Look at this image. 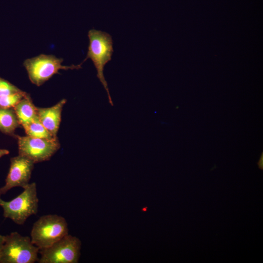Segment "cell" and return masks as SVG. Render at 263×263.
I'll return each instance as SVG.
<instances>
[{
  "instance_id": "cell-1",
  "label": "cell",
  "mask_w": 263,
  "mask_h": 263,
  "mask_svg": "<svg viewBox=\"0 0 263 263\" xmlns=\"http://www.w3.org/2000/svg\"><path fill=\"white\" fill-rule=\"evenodd\" d=\"M89 44L86 58L91 59L97 71V76L106 91L110 104L113 105L108 84L103 71L105 66L112 59L113 54V41L111 36L105 32L94 29H91L88 34Z\"/></svg>"
},
{
  "instance_id": "cell-6",
  "label": "cell",
  "mask_w": 263,
  "mask_h": 263,
  "mask_svg": "<svg viewBox=\"0 0 263 263\" xmlns=\"http://www.w3.org/2000/svg\"><path fill=\"white\" fill-rule=\"evenodd\" d=\"M81 242L69 234L51 246L39 250V263H77L80 256Z\"/></svg>"
},
{
  "instance_id": "cell-12",
  "label": "cell",
  "mask_w": 263,
  "mask_h": 263,
  "mask_svg": "<svg viewBox=\"0 0 263 263\" xmlns=\"http://www.w3.org/2000/svg\"><path fill=\"white\" fill-rule=\"evenodd\" d=\"M27 135L40 138L53 139L54 137L39 121L38 117L22 125Z\"/></svg>"
},
{
  "instance_id": "cell-8",
  "label": "cell",
  "mask_w": 263,
  "mask_h": 263,
  "mask_svg": "<svg viewBox=\"0 0 263 263\" xmlns=\"http://www.w3.org/2000/svg\"><path fill=\"white\" fill-rule=\"evenodd\" d=\"M35 163L29 159L18 155L10 159L9 171L5 184L0 188V196L15 187L25 188L30 183Z\"/></svg>"
},
{
  "instance_id": "cell-9",
  "label": "cell",
  "mask_w": 263,
  "mask_h": 263,
  "mask_svg": "<svg viewBox=\"0 0 263 263\" xmlns=\"http://www.w3.org/2000/svg\"><path fill=\"white\" fill-rule=\"evenodd\" d=\"M66 101L65 99H63L51 107L37 109L39 121L54 137H57L62 108Z\"/></svg>"
},
{
  "instance_id": "cell-15",
  "label": "cell",
  "mask_w": 263,
  "mask_h": 263,
  "mask_svg": "<svg viewBox=\"0 0 263 263\" xmlns=\"http://www.w3.org/2000/svg\"><path fill=\"white\" fill-rule=\"evenodd\" d=\"M9 153V151L8 150H5V149H0V158L1 157L8 154Z\"/></svg>"
},
{
  "instance_id": "cell-11",
  "label": "cell",
  "mask_w": 263,
  "mask_h": 263,
  "mask_svg": "<svg viewBox=\"0 0 263 263\" xmlns=\"http://www.w3.org/2000/svg\"><path fill=\"white\" fill-rule=\"evenodd\" d=\"M19 125L13 109L0 108V131L1 132L7 134L14 135V132Z\"/></svg>"
},
{
  "instance_id": "cell-7",
  "label": "cell",
  "mask_w": 263,
  "mask_h": 263,
  "mask_svg": "<svg viewBox=\"0 0 263 263\" xmlns=\"http://www.w3.org/2000/svg\"><path fill=\"white\" fill-rule=\"evenodd\" d=\"M16 137L19 154L29 159L35 164L49 160L60 147L57 138L46 139L28 135H16Z\"/></svg>"
},
{
  "instance_id": "cell-2",
  "label": "cell",
  "mask_w": 263,
  "mask_h": 263,
  "mask_svg": "<svg viewBox=\"0 0 263 263\" xmlns=\"http://www.w3.org/2000/svg\"><path fill=\"white\" fill-rule=\"evenodd\" d=\"M69 234L66 219L57 214L42 216L36 221L31 231L32 243L39 250L47 248Z\"/></svg>"
},
{
  "instance_id": "cell-13",
  "label": "cell",
  "mask_w": 263,
  "mask_h": 263,
  "mask_svg": "<svg viewBox=\"0 0 263 263\" xmlns=\"http://www.w3.org/2000/svg\"><path fill=\"white\" fill-rule=\"evenodd\" d=\"M27 94L23 91L0 96V108H13Z\"/></svg>"
},
{
  "instance_id": "cell-5",
  "label": "cell",
  "mask_w": 263,
  "mask_h": 263,
  "mask_svg": "<svg viewBox=\"0 0 263 263\" xmlns=\"http://www.w3.org/2000/svg\"><path fill=\"white\" fill-rule=\"evenodd\" d=\"M63 59L53 55H40L25 60L23 65L31 82L38 86L42 85L60 70L78 69L82 63L71 66L62 65Z\"/></svg>"
},
{
  "instance_id": "cell-3",
  "label": "cell",
  "mask_w": 263,
  "mask_h": 263,
  "mask_svg": "<svg viewBox=\"0 0 263 263\" xmlns=\"http://www.w3.org/2000/svg\"><path fill=\"white\" fill-rule=\"evenodd\" d=\"M38 201L35 182L29 183L22 193L10 201H5L0 196L3 216L19 225H23L30 216L38 213Z\"/></svg>"
},
{
  "instance_id": "cell-4",
  "label": "cell",
  "mask_w": 263,
  "mask_h": 263,
  "mask_svg": "<svg viewBox=\"0 0 263 263\" xmlns=\"http://www.w3.org/2000/svg\"><path fill=\"white\" fill-rule=\"evenodd\" d=\"M39 252L30 237L13 232L4 236L0 263H34L38 260Z\"/></svg>"
},
{
  "instance_id": "cell-16",
  "label": "cell",
  "mask_w": 263,
  "mask_h": 263,
  "mask_svg": "<svg viewBox=\"0 0 263 263\" xmlns=\"http://www.w3.org/2000/svg\"><path fill=\"white\" fill-rule=\"evenodd\" d=\"M4 240V236L0 234V254Z\"/></svg>"
},
{
  "instance_id": "cell-10",
  "label": "cell",
  "mask_w": 263,
  "mask_h": 263,
  "mask_svg": "<svg viewBox=\"0 0 263 263\" xmlns=\"http://www.w3.org/2000/svg\"><path fill=\"white\" fill-rule=\"evenodd\" d=\"M37 109L28 94L13 108L19 125H23L38 117Z\"/></svg>"
},
{
  "instance_id": "cell-14",
  "label": "cell",
  "mask_w": 263,
  "mask_h": 263,
  "mask_svg": "<svg viewBox=\"0 0 263 263\" xmlns=\"http://www.w3.org/2000/svg\"><path fill=\"white\" fill-rule=\"evenodd\" d=\"M22 91L8 81L0 77V96Z\"/></svg>"
}]
</instances>
